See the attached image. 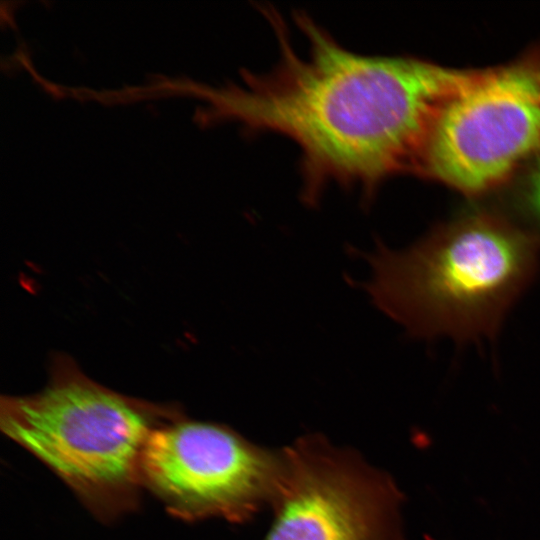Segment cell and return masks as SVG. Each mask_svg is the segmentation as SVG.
<instances>
[{
    "mask_svg": "<svg viewBox=\"0 0 540 540\" xmlns=\"http://www.w3.org/2000/svg\"><path fill=\"white\" fill-rule=\"evenodd\" d=\"M264 11L277 37V63L266 72H242L241 82L206 96L215 118L297 145L302 195L310 204L331 182L358 186L369 200L388 177L414 170L445 104L481 71L357 53L304 12L295 15L305 38V49H298L282 18Z\"/></svg>",
    "mask_w": 540,
    "mask_h": 540,
    "instance_id": "1",
    "label": "cell"
},
{
    "mask_svg": "<svg viewBox=\"0 0 540 540\" xmlns=\"http://www.w3.org/2000/svg\"><path fill=\"white\" fill-rule=\"evenodd\" d=\"M540 238L506 217L473 211L409 248L378 246L365 288L417 338H492L535 276Z\"/></svg>",
    "mask_w": 540,
    "mask_h": 540,
    "instance_id": "2",
    "label": "cell"
},
{
    "mask_svg": "<svg viewBox=\"0 0 540 540\" xmlns=\"http://www.w3.org/2000/svg\"><path fill=\"white\" fill-rule=\"evenodd\" d=\"M183 418L176 404L112 391L65 358L55 361L40 392L0 400L2 433L45 464L103 522L137 510L145 447L157 429Z\"/></svg>",
    "mask_w": 540,
    "mask_h": 540,
    "instance_id": "3",
    "label": "cell"
},
{
    "mask_svg": "<svg viewBox=\"0 0 540 540\" xmlns=\"http://www.w3.org/2000/svg\"><path fill=\"white\" fill-rule=\"evenodd\" d=\"M540 155V53L482 69L437 116L415 170L480 194Z\"/></svg>",
    "mask_w": 540,
    "mask_h": 540,
    "instance_id": "4",
    "label": "cell"
},
{
    "mask_svg": "<svg viewBox=\"0 0 540 540\" xmlns=\"http://www.w3.org/2000/svg\"><path fill=\"white\" fill-rule=\"evenodd\" d=\"M283 470V448L263 447L226 425L185 417L152 434L141 482L178 519L240 524L272 507Z\"/></svg>",
    "mask_w": 540,
    "mask_h": 540,
    "instance_id": "5",
    "label": "cell"
},
{
    "mask_svg": "<svg viewBox=\"0 0 540 540\" xmlns=\"http://www.w3.org/2000/svg\"><path fill=\"white\" fill-rule=\"evenodd\" d=\"M283 452L263 540H407L405 497L389 473L320 434L304 435Z\"/></svg>",
    "mask_w": 540,
    "mask_h": 540,
    "instance_id": "6",
    "label": "cell"
},
{
    "mask_svg": "<svg viewBox=\"0 0 540 540\" xmlns=\"http://www.w3.org/2000/svg\"><path fill=\"white\" fill-rule=\"evenodd\" d=\"M526 198L531 211L540 219V156L529 176Z\"/></svg>",
    "mask_w": 540,
    "mask_h": 540,
    "instance_id": "7",
    "label": "cell"
}]
</instances>
